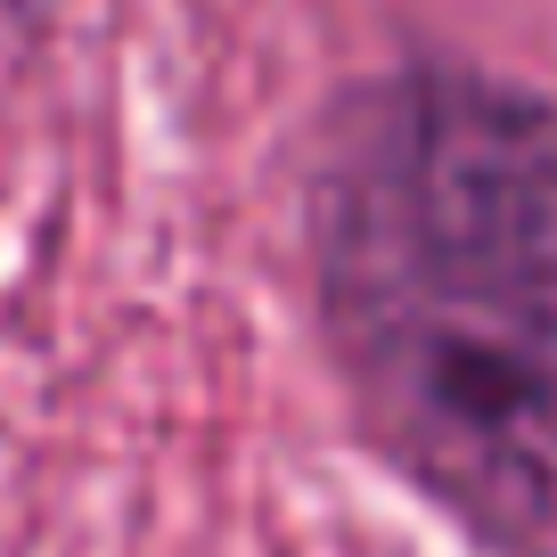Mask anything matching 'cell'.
Listing matches in <instances>:
<instances>
[{
	"instance_id": "6da1fadb",
	"label": "cell",
	"mask_w": 557,
	"mask_h": 557,
	"mask_svg": "<svg viewBox=\"0 0 557 557\" xmlns=\"http://www.w3.org/2000/svg\"><path fill=\"white\" fill-rule=\"evenodd\" d=\"M304 287L361 443L475 557H557V99L352 74L304 148Z\"/></svg>"
}]
</instances>
